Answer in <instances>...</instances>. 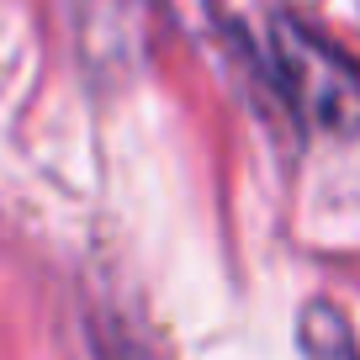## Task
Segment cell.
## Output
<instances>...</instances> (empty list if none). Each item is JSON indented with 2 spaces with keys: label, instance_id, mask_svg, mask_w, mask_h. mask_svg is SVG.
<instances>
[{
  "label": "cell",
  "instance_id": "1",
  "mask_svg": "<svg viewBox=\"0 0 360 360\" xmlns=\"http://www.w3.org/2000/svg\"><path fill=\"white\" fill-rule=\"evenodd\" d=\"M265 75L276 79L286 112L313 133L355 138L360 133V64L307 32L297 16H276L270 22V53Z\"/></svg>",
  "mask_w": 360,
  "mask_h": 360
},
{
  "label": "cell",
  "instance_id": "2",
  "mask_svg": "<svg viewBox=\"0 0 360 360\" xmlns=\"http://www.w3.org/2000/svg\"><path fill=\"white\" fill-rule=\"evenodd\" d=\"M297 345H302L307 360H360V345H355L349 318L339 313L334 302H323V297L297 313Z\"/></svg>",
  "mask_w": 360,
  "mask_h": 360
}]
</instances>
